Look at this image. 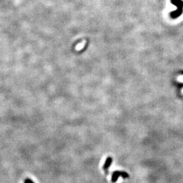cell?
Listing matches in <instances>:
<instances>
[{"label": "cell", "mask_w": 183, "mask_h": 183, "mask_svg": "<svg viewBox=\"0 0 183 183\" xmlns=\"http://www.w3.org/2000/svg\"><path fill=\"white\" fill-rule=\"evenodd\" d=\"M120 176H121L123 178H128L129 174L125 171H113L112 174V178H111V181L112 182H116L117 180Z\"/></svg>", "instance_id": "1"}, {"label": "cell", "mask_w": 183, "mask_h": 183, "mask_svg": "<svg viewBox=\"0 0 183 183\" xmlns=\"http://www.w3.org/2000/svg\"><path fill=\"white\" fill-rule=\"evenodd\" d=\"M112 162H113V159L110 157L106 159L105 162L103 165V169L106 174H108V173H109V169L111 166V164H112Z\"/></svg>", "instance_id": "2"}, {"label": "cell", "mask_w": 183, "mask_h": 183, "mask_svg": "<svg viewBox=\"0 0 183 183\" xmlns=\"http://www.w3.org/2000/svg\"><path fill=\"white\" fill-rule=\"evenodd\" d=\"M25 183H34V182H33L31 179L27 178V179H26L25 180Z\"/></svg>", "instance_id": "3"}]
</instances>
